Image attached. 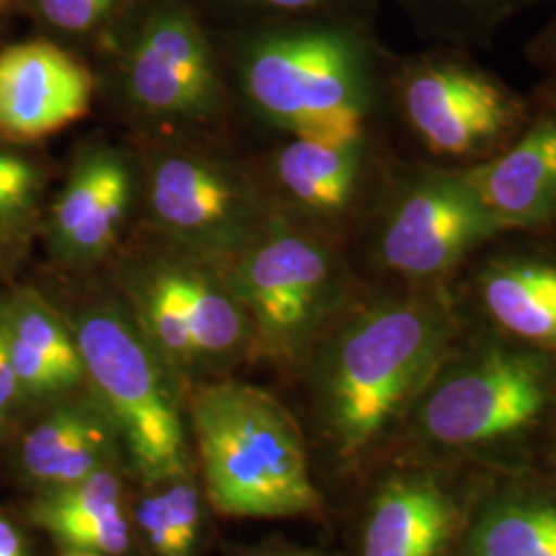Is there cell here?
I'll return each mask as SVG.
<instances>
[{"label": "cell", "instance_id": "33", "mask_svg": "<svg viewBox=\"0 0 556 556\" xmlns=\"http://www.w3.org/2000/svg\"><path fill=\"white\" fill-rule=\"evenodd\" d=\"M9 4H11V0H0V15L9 9Z\"/></svg>", "mask_w": 556, "mask_h": 556}, {"label": "cell", "instance_id": "6", "mask_svg": "<svg viewBox=\"0 0 556 556\" xmlns=\"http://www.w3.org/2000/svg\"><path fill=\"white\" fill-rule=\"evenodd\" d=\"M223 270L250 319L252 358L303 361L344 303L337 238L277 208Z\"/></svg>", "mask_w": 556, "mask_h": 556}, {"label": "cell", "instance_id": "31", "mask_svg": "<svg viewBox=\"0 0 556 556\" xmlns=\"http://www.w3.org/2000/svg\"><path fill=\"white\" fill-rule=\"evenodd\" d=\"M542 98H544V103L548 105V112L556 118V71L553 73V77L544 83Z\"/></svg>", "mask_w": 556, "mask_h": 556}, {"label": "cell", "instance_id": "12", "mask_svg": "<svg viewBox=\"0 0 556 556\" xmlns=\"http://www.w3.org/2000/svg\"><path fill=\"white\" fill-rule=\"evenodd\" d=\"M139 197V161L108 142L85 144L43 213L50 260L71 275H91L110 264Z\"/></svg>", "mask_w": 556, "mask_h": 556}, {"label": "cell", "instance_id": "19", "mask_svg": "<svg viewBox=\"0 0 556 556\" xmlns=\"http://www.w3.org/2000/svg\"><path fill=\"white\" fill-rule=\"evenodd\" d=\"M480 299L498 326L536 349H556V264L501 258L478 277Z\"/></svg>", "mask_w": 556, "mask_h": 556}, {"label": "cell", "instance_id": "32", "mask_svg": "<svg viewBox=\"0 0 556 556\" xmlns=\"http://www.w3.org/2000/svg\"><path fill=\"white\" fill-rule=\"evenodd\" d=\"M66 556H101V555H96V553H87V551H71V553H68V555Z\"/></svg>", "mask_w": 556, "mask_h": 556}, {"label": "cell", "instance_id": "8", "mask_svg": "<svg viewBox=\"0 0 556 556\" xmlns=\"http://www.w3.org/2000/svg\"><path fill=\"white\" fill-rule=\"evenodd\" d=\"M118 96L149 139H202L227 112L217 52L186 0H153L118 64Z\"/></svg>", "mask_w": 556, "mask_h": 556}, {"label": "cell", "instance_id": "14", "mask_svg": "<svg viewBox=\"0 0 556 556\" xmlns=\"http://www.w3.org/2000/svg\"><path fill=\"white\" fill-rule=\"evenodd\" d=\"M96 96L91 71L52 41L0 50V139L38 142L85 118Z\"/></svg>", "mask_w": 556, "mask_h": 556}, {"label": "cell", "instance_id": "24", "mask_svg": "<svg viewBox=\"0 0 556 556\" xmlns=\"http://www.w3.org/2000/svg\"><path fill=\"white\" fill-rule=\"evenodd\" d=\"M48 27L71 38H91L105 31L128 0H29Z\"/></svg>", "mask_w": 556, "mask_h": 556}, {"label": "cell", "instance_id": "3", "mask_svg": "<svg viewBox=\"0 0 556 556\" xmlns=\"http://www.w3.org/2000/svg\"><path fill=\"white\" fill-rule=\"evenodd\" d=\"M186 413L213 507L229 517L316 511L319 495L295 418L258 386L206 379L186 394Z\"/></svg>", "mask_w": 556, "mask_h": 556}, {"label": "cell", "instance_id": "28", "mask_svg": "<svg viewBox=\"0 0 556 556\" xmlns=\"http://www.w3.org/2000/svg\"><path fill=\"white\" fill-rule=\"evenodd\" d=\"M23 400L21 397L20 381L13 369V361L9 355L7 338L0 328V425L9 418L13 406Z\"/></svg>", "mask_w": 556, "mask_h": 556}, {"label": "cell", "instance_id": "30", "mask_svg": "<svg viewBox=\"0 0 556 556\" xmlns=\"http://www.w3.org/2000/svg\"><path fill=\"white\" fill-rule=\"evenodd\" d=\"M0 556H31L17 528L0 516Z\"/></svg>", "mask_w": 556, "mask_h": 556}, {"label": "cell", "instance_id": "17", "mask_svg": "<svg viewBox=\"0 0 556 556\" xmlns=\"http://www.w3.org/2000/svg\"><path fill=\"white\" fill-rule=\"evenodd\" d=\"M119 433L93 394L83 388L59 397L56 406L27 431L21 462L29 477L64 486L112 466Z\"/></svg>", "mask_w": 556, "mask_h": 556}, {"label": "cell", "instance_id": "5", "mask_svg": "<svg viewBox=\"0 0 556 556\" xmlns=\"http://www.w3.org/2000/svg\"><path fill=\"white\" fill-rule=\"evenodd\" d=\"M79 346L85 388L112 418L140 477H188L186 388L140 332L116 291L87 287L64 314Z\"/></svg>", "mask_w": 556, "mask_h": 556}, {"label": "cell", "instance_id": "2", "mask_svg": "<svg viewBox=\"0 0 556 556\" xmlns=\"http://www.w3.org/2000/svg\"><path fill=\"white\" fill-rule=\"evenodd\" d=\"M374 75L376 46L349 17L293 20L239 46L243 100L287 137L367 139Z\"/></svg>", "mask_w": 556, "mask_h": 556}, {"label": "cell", "instance_id": "11", "mask_svg": "<svg viewBox=\"0 0 556 556\" xmlns=\"http://www.w3.org/2000/svg\"><path fill=\"white\" fill-rule=\"evenodd\" d=\"M498 233L466 169H420L381 202L369 258L386 275L431 285Z\"/></svg>", "mask_w": 556, "mask_h": 556}, {"label": "cell", "instance_id": "18", "mask_svg": "<svg viewBox=\"0 0 556 556\" xmlns=\"http://www.w3.org/2000/svg\"><path fill=\"white\" fill-rule=\"evenodd\" d=\"M454 532V505L433 478H390L374 501L363 556H443Z\"/></svg>", "mask_w": 556, "mask_h": 556}, {"label": "cell", "instance_id": "9", "mask_svg": "<svg viewBox=\"0 0 556 556\" xmlns=\"http://www.w3.org/2000/svg\"><path fill=\"white\" fill-rule=\"evenodd\" d=\"M394 89L420 144L439 160L470 167L505 151L530 122L516 91L450 48L402 62Z\"/></svg>", "mask_w": 556, "mask_h": 556}, {"label": "cell", "instance_id": "22", "mask_svg": "<svg viewBox=\"0 0 556 556\" xmlns=\"http://www.w3.org/2000/svg\"><path fill=\"white\" fill-rule=\"evenodd\" d=\"M538 2L542 0H410L420 20L447 41L484 40Z\"/></svg>", "mask_w": 556, "mask_h": 556}, {"label": "cell", "instance_id": "21", "mask_svg": "<svg viewBox=\"0 0 556 556\" xmlns=\"http://www.w3.org/2000/svg\"><path fill=\"white\" fill-rule=\"evenodd\" d=\"M46 186L40 161L0 147V273L15 268L41 233Z\"/></svg>", "mask_w": 556, "mask_h": 556}, {"label": "cell", "instance_id": "16", "mask_svg": "<svg viewBox=\"0 0 556 556\" xmlns=\"http://www.w3.org/2000/svg\"><path fill=\"white\" fill-rule=\"evenodd\" d=\"M0 328L23 400H59L85 388L73 328L59 307L29 287L0 301Z\"/></svg>", "mask_w": 556, "mask_h": 556}, {"label": "cell", "instance_id": "4", "mask_svg": "<svg viewBox=\"0 0 556 556\" xmlns=\"http://www.w3.org/2000/svg\"><path fill=\"white\" fill-rule=\"evenodd\" d=\"M140 332L188 390L252 358V328L225 270L147 231L110 260Z\"/></svg>", "mask_w": 556, "mask_h": 556}, {"label": "cell", "instance_id": "13", "mask_svg": "<svg viewBox=\"0 0 556 556\" xmlns=\"http://www.w3.org/2000/svg\"><path fill=\"white\" fill-rule=\"evenodd\" d=\"M367 139L287 137L266 157L260 186L278 213L337 238L357 213L367 181Z\"/></svg>", "mask_w": 556, "mask_h": 556}, {"label": "cell", "instance_id": "27", "mask_svg": "<svg viewBox=\"0 0 556 556\" xmlns=\"http://www.w3.org/2000/svg\"><path fill=\"white\" fill-rule=\"evenodd\" d=\"M137 523L155 556H178L169 523L161 505L160 493H151L137 505Z\"/></svg>", "mask_w": 556, "mask_h": 556}, {"label": "cell", "instance_id": "7", "mask_svg": "<svg viewBox=\"0 0 556 556\" xmlns=\"http://www.w3.org/2000/svg\"><path fill=\"white\" fill-rule=\"evenodd\" d=\"M142 231L219 266L273 213L258 178L202 139H149L139 153Z\"/></svg>", "mask_w": 556, "mask_h": 556}, {"label": "cell", "instance_id": "15", "mask_svg": "<svg viewBox=\"0 0 556 556\" xmlns=\"http://www.w3.org/2000/svg\"><path fill=\"white\" fill-rule=\"evenodd\" d=\"M501 231L556 219V118L546 112L493 160L466 167Z\"/></svg>", "mask_w": 556, "mask_h": 556}, {"label": "cell", "instance_id": "1", "mask_svg": "<svg viewBox=\"0 0 556 556\" xmlns=\"http://www.w3.org/2000/svg\"><path fill=\"white\" fill-rule=\"evenodd\" d=\"M454 337L450 307L433 293L340 307L307 357L319 415L344 456L369 447L418 400Z\"/></svg>", "mask_w": 556, "mask_h": 556}, {"label": "cell", "instance_id": "10", "mask_svg": "<svg viewBox=\"0 0 556 556\" xmlns=\"http://www.w3.org/2000/svg\"><path fill=\"white\" fill-rule=\"evenodd\" d=\"M556 392L536 346H484L439 367L418 396L420 431L443 447H477L532 427Z\"/></svg>", "mask_w": 556, "mask_h": 556}, {"label": "cell", "instance_id": "29", "mask_svg": "<svg viewBox=\"0 0 556 556\" xmlns=\"http://www.w3.org/2000/svg\"><path fill=\"white\" fill-rule=\"evenodd\" d=\"M530 56L556 71V9L553 17L538 31L530 43Z\"/></svg>", "mask_w": 556, "mask_h": 556}, {"label": "cell", "instance_id": "23", "mask_svg": "<svg viewBox=\"0 0 556 556\" xmlns=\"http://www.w3.org/2000/svg\"><path fill=\"white\" fill-rule=\"evenodd\" d=\"M119 509H124L122 484L112 466H108L77 482L48 489V493L34 505L31 514L36 523L52 534L71 521Z\"/></svg>", "mask_w": 556, "mask_h": 556}, {"label": "cell", "instance_id": "25", "mask_svg": "<svg viewBox=\"0 0 556 556\" xmlns=\"http://www.w3.org/2000/svg\"><path fill=\"white\" fill-rule=\"evenodd\" d=\"M160 491L161 505L169 523L178 556H192L200 536V495L188 477L174 478Z\"/></svg>", "mask_w": 556, "mask_h": 556}, {"label": "cell", "instance_id": "26", "mask_svg": "<svg viewBox=\"0 0 556 556\" xmlns=\"http://www.w3.org/2000/svg\"><path fill=\"white\" fill-rule=\"evenodd\" d=\"M241 7L282 20L346 17L344 13L363 0H236Z\"/></svg>", "mask_w": 556, "mask_h": 556}, {"label": "cell", "instance_id": "20", "mask_svg": "<svg viewBox=\"0 0 556 556\" xmlns=\"http://www.w3.org/2000/svg\"><path fill=\"white\" fill-rule=\"evenodd\" d=\"M466 556H556V503L501 497L486 503L468 538Z\"/></svg>", "mask_w": 556, "mask_h": 556}]
</instances>
